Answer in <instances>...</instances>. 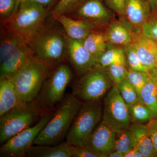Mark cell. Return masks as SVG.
Here are the masks:
<instances>
[{
  "label": "cell",
  "instance_id": "15",
  "mask_svg": "<svg viewBox=\"0 0 157 157\" xmlns=\"http://www.w3.org/2000/svg\"><path fill=\"white\" fill-rule=\"evenodd\" d=\"M32 56L33 51L29 43L14 51L1 63L0 80L13 78Z\"/></svg>",
  "mask_w": 157,
  "mask_h": 157
},
{
  "label": "cell",
  "instance_id": "30",
  "mask_svg": "<svg viewBox=\"0 0 157 157\" xmlns=\"http://www.w3.org/2000/svg\"><path fill=\"white\" fill-rule=\"evenodd\" d=\"M110 46L109 44L107 50L98 60V64L103 67L107 68L124 54L122 47Z\"/></svg>",
  "mask_w": 157,
  "mask_h": 157
},
{
  "label": "cell",
  "instance_id": "10",
  "mask_svg": "<svg viewBox=\"0 0 157 157\" xmlns=\"http://www.w3.org/2000/svg\"><path fill=\"white\" fill-rule=\"evenodd\" d=\"M54 114L44 116L36 125L27 128L4 143L0 148V156L22 157L26 156L39 133Z\"/></svg>",
  "mask_w": 157,
  "mask_h": 157
},
{
  "label": "cell",
  "instance_id": "12",
  "mask_svg": "<svg viewBox=\"0 0 157 157\" xmlns=\"http://www.w3.org/2000/svg\"><path fill=\"white\" fill-rule=\"evenodd\" d=\"M66 37L67 53L70 63L78 75H84L98 64L97 59L85 48L82 41Z\"/></svg>",
  "mask_w": 157,
  "mask_h": 157
},
{
  "label": "cell",
  "instance_id": "20",
  "mask_svg": "<svg viewBox=\"0 0 157 157\" xmlns=\"http://www.w3.org/2000/svg\"><path fill=\"white\" fill-rule=\"evenodd\" d=\"M130 127L134 133L138 150L143 157H157V153L150 137L147 124L136 122L132 124Z\"/></svg>",
  "mask_w": 157,
  "mask_h": 157
},
{
  "label": "cell",
  "instance_id": "24",
  "mask_svg": "<svg viewBox=\"0 0 157 157\" xmlns=\"http://www.w3.org/2000/svg\"><path fill=\"white\" fill-rule=\"evenodd\" d=\"M85 48L97 59V62L108 48L104 34L92 33L82 41Z\"/></svg>",
  "mask_w": 157,
  "mask_h": 157
},
{
  "label": "cell",
  "instance_id": "19",
  "mask_svg": "<svg viewBox=\"0 0 157 157\" xmlns=\"http://www.w3.org/2000/svg\"><path fill=\"white\" fill-rule=\"evenodd\" d=\"M19 105V97L12 79L0 80V117Z\"/></svg>",
  "mask_w": 157,
  "mask_h": 157
},
{
  "label": "cell",
  "instance_id": "44",
  "mask_svg": "<svg viewBox=\"0 0 157 157\" xmlns=\"http://www.w3.org/2000/svg\"><path fill=\"white\" fill-rule=\"evenodd\" d=\"M153 13H155V14H156L157 15V5L155 9L154 12Z\"/></svg>",
  "mask_w": 157,
  "mask_h": 157
},
{
  "label": "cell",
  "instance_id": "18",
  "mask_svg": "<svg viewBox=\"0 0 157 157\" xmlns=\"http://www.w3.org/2000/svg\"><path fill=\"white\" fill-rule=\"evenodd\" d=\"M134 33L125 25L116 21L109 24L104 35L108 44L124 47L133 43Z\"/></svg>",
  "mask_w": 157,
  "mask_h": 157
},
{
  "label": "cell",
  "instance_id": "23",
  "mask_svg": "<svg viewBox=\"0 0 157 157\" xmlns=\"http://www.w3.org/2000/svg\"><path fill=\"white\" fill-rule=\"evenodd\" d=\"M139 100L145 104L157 117V80L150 74L147 82L139 95Z\"/></svg>",
  "mask_w": 157,
  "mask_h": 157
},
{
  "label": "cell",
  "instance_id": "21",
  "mask_svg": "<svg viewBox=\"0 0 157 157\" xmlns=\"http://www.w3.org/2000/svg\"><path fill=\"white\" fill-rule=\"evenodd\" d=\"M27 156L29 157H71L70 145L65 141L56 145H33Z\"/></svg>",
  "mask_w": 157,
  "mask_h": 157
},
{
  "label": "cell",
  "instance_id": "35",
  "mask_svg": "<svg viewBox=\"0 0 157 157\" xmlns=\"http://www.w3.org/2000/svg\"><path fill=\"white\" fill-rule=\"evenodd\" d=\"M72 157H99L97 154L86 147H78L70 145Z\"/></svg>",
  "mask_w": 157,
  "mask_h": 157
},
{
  "label": "cell",
  "instance_id": "22",
  "mask_svg": "<svg viewBox=\"0 0 157 157\" xmlns=\"http://www.w3.org/2000/svg\"><path fill=\"white\" fill-rule=\"evenodd\" d=\"M30 40L17 34L6 31L3 34L0 44V62L21 45L28 43Z\"/></svg>",
  "mask_w": 157,
  "mask_h": 157
},
{
  "label": "cell",
  "instance_id": "6",
  "mask_svg": "<svg viewBox=\"0 0 157 157\" xmlns=\"http://www.w3.org/2000/svg\"><path fill=\"white\" fill-rule=\"evenodd\" d=\"M72 77V71L67 65L60 63L58 65L44 82L36 103L33 104L37 112L39 109H53L61 102Z\"/></svg>",
  "mask_w": 157,
  "mask_h": 157
},
{
  "label": "cell",
  "instance_id": "11",
  "mask_svg": "<svg viewBox=\"0 0 157 157\" xmlns=\"http://www.w3.org/2000/svg\"><path fill=\"white\" fill-rule=\"evenodd\" d=\"M117 132L103 121L88 139L85 145L99 157H107L114 151Z\"/></svg>",
  "mask_w": 157,
  "mask_h": 157
},
{
  "label": "cell",
  "instance_id": "16",
  "mask_svg": "<svg viewBox=\"0 0 157 157\" xmlns=\"http://www.w3.org/2000/svg\"><path fill=\"white\" fill-rule=\"evenodd\" d=\"M151 9L147 0H126L124 16L131 26L140 32L150 18Z\"/></svg>",
  "mask_w": 157,
  "mask_h": 157
},
{
  "label": "cell",
  "instance_id": "2",
  "mask_svg": "<svg viewBox=\"0 0 157 157\" xmlns=\"http://www.w3.org/2000/svg\"><path fill=\"white\" fill-rule=\"evenodd\" d=\"M52 68L32 56L11 78L17 90L20 105L33 104L52 72Z\"/></svg>",
  "mask_w": 157,
  "mask_h": 157
},
{
  "label": "cell",
  "instance_id": "37",
  "mask_svg": "<svg viewBox=\"0 0 157 157\" xmlns=\"http://www.w3.org/2000/svg\"><path fill=\"white\" fill-rule=\"evenodd\" d=\"M106 4L109 8L120 15L124 14L126 0H105Z\"/></svg>",
  "mask_w": 157,
  "mask_h": 157
},
{
  "label": "cell",
  "instance_id": "3",
  "mask_svg": "<svg viewBox=\"0 0 157 157\" xmlns=\"http://www.w3.org/2000/svg\"><path fill=\"white\" fill-rule=\"evenodd\" d=\"M29 45L33 56L51 68L60 64L67 53V37L56 29L43 26Z\"/></svg>",
  "mask_w": 157,
  "mask_h": 157
},
{
  "label": "cell",
  "instance_id": "27",
  "mask_svg": "<svg viewBox=\"0 0 157 157\" xmlns=\"http://www.w3.org/2000/svg\"><path fill=\"white\" fill-rule=\"evenodd\" d=\"M129 109L132 119L139 123L143 124L155 118L151 109L140 100L129 107Z\"/></svg>",
  "mask_w": 157,
  "mask_h": 157
},
{
  "label": "cell",
  "instance_id": "29",
  "mask_svg": "<svg viewBox=\"0 0 157 157\" xmlns=\"http://www.w3.org/2000/svg\"><path fill=\"white\" fill-rule=\"evenodd\" d=\"M116 86L119 90L121 96L129 107L139 101V96L136 90L127 78Z\"/></svg>",
  "mask_w": 157,
  "mask_h": 157
},
{
  "label": "cell",
  "instance_id": "31",
  "mask_svg": "<svg viewBox=\"0 0 157 157\" xmlns=\"http://www.w3.org/2000/svg\"><path fill=\"white\" fill-rule=\"evenodd\" d=\"M149 76V73L128 69L127 79L136 90L139 98L140 91L147 82Z\"/></svg>",
  "mask_w": 157,
  "mask_h": 157
},
{
  "label": "cell",
  "instance_id": "8",
  "mask_svg": "<svg viewBox=\"0 0 157 157\" xmlns=\"http://www.w3.org/2000/svg\"><path fill=\"white\" fill-rule=\"evenodd\" d=\"M33 104L19 105L0 117V143L31 126L36 116Z\"/></svg>",
  "mask_w": 157,
  "mask_h": 157
},
{
  "label": "cell",
  "instance_id": "43",
  "mask_svg": "<svg viewBox=\"0 0 157 157\" xmlns=\"http://www.w3.org/2000/svg\"><path fill=\"white\" fill-rule=\"evenodd\" d=\"M134 157H144L142 154L140 152L139 150H137V151L135 152V155H134Z\"/></svg>",
  "mask_w": 157,
  "mask_h": 157
},
{
  "label": "cell",
  "instance_id": "33",
  "mask_svg": "<svg viewBox=\"0 0 157 157\" xmlns=\"http://www.w3.org/2000/svg\"><path fill=\"white\" fill-rule=\"evenodd\" d=\"M18 6L17 0H0V14L6 21L14 15Z\"/></svg>",
  "mask_w": 157,
  "mask_h": 157
},
{
  "label": "cell",
  "instance_id": "5",
  "mask_svg": "<svg viewBox=\"0 0 157 157\" xmlns=\"http://www.w3.org/2000/svg\"><path fill=\"white\" fill-rule=\"evenodd\" d=\"M100 101L83 102L68 132L66 141L70 145L83 147L102 118Z\"/></svg>",
  "mask_w": 157,
  "mask_h": 157
},
{
  "label": "cell",
  "instance_id": "26",
  "mask_svg": "<svg viewBox=\"0 0 157 157\" xmlns=\"http://www.w3.org/2000/svg\"><path fill=\"white\" fill-rule=\"evenodd\" d=\"M106 69L114 85L117 86L121 82L126 79L128 68L126 64L124 54L120 56Z\"/></svg>",
  "mask_w": 157,
  "mask_h": 157
},
{
  "label": "cell",
  "instance_id": "36",
  "mask_svg": "<svg viewBox=\"0 0 157 157\" xmlns=\"http://www.w3.org/2000/svg\"><path fill=\"white\" fill-rule=\"evenodd\" d=\"M147 126L150 137L157 153V119H152L148 122Z\"/></svg>",
  "mask_w": 157,
  "mask_h": 157
},
{
  "label": "cell",
  "instance_id": "7",
  "mask_svg": "<svg viewBox=\"0 0 157 157\" xmlns=\"http://www.w3.org/2000/svg\"><path fill=\"white\" fill-rule=\"evenodd\" d=\"M74 86L73 94L83 102L100 101L114 85L107 69L97 64Z\"/></svg>",
  "mask_w": 157,
  "mask_h": 157
},
{
  "label": "cell",
  "instance_id": "38",
  "mask_svg": "<svg viewBox=\"0 0 157 157\" xmlns=\"http://www.w3.org/2000/svg\"><path fill=\"white\" fill-rule=\"evenodd\" d=\"M21 1H23V0H17V2L18 3L19 2ZM29 1L39 3L46 8V7H48L53 4L56 0H29Z\"/></svg>",
  "mask_w": 157,
  "mask_h": 157
},
{
  "label": "cell",
  "instance_id": "4",
  "mask_svg": "<svg viewBox=\"0 0 157 157\" xmlns=\"http://www.w3.org/2000/svg\"><path fill=\"white\" fill-rule=\"evenodd\" d=\"M47 15L46 8L41 4L29 0L21 1L13 16L6 21V30L30 41L44 26Z\"/></svg>",
  "mask_w": 157,
  "mask_h": 157
},
{
  "label": "cell",
  "instance_id": "40",
  "mask_svg": "<svg viewBox=\"0 0 157 157\" xmlns=\"http://www.w3.org/2000/svg\"><path fill=\"white\" fill-rule=\"evenodd\" d=\"M107 157H124V155L120 151H113L108 155Z\"/></svg>",
  "mask_w": 157,
  "mask_h": 157
},
{
  "label": "cell",
  "instance_id": "39",
  "mask_svg": "<svg viewBox=\"0 0 157 157\" xmlns=\"http://www.w3.org/2000/svg\"><path fill=\"white\" fill-rule=\"evenodd\" d=\"M138 149V146L136 144V146L134 148L132 149L130 151H129L128 153H127L126 154L124 155V157H134L135 152L137 151Z\"/></svg>",
  "mask_w": 157,
  "mask_h": 157
},
{
  "label": "cell",
  "instance_id": "25",
  "mask_svg": "<svg viewBox=\"0 0 157 157\" xmlns=\"http://www.w3.org/2000/svg\"><path fill=\"white\" fill-rule=\"evenodd\" d=\"M136 145L135 136L130 126L117 132L114 151H117L124 155Z\"/></svg>",
  "mask_w": 157,
  "mask_h": 157
},
{
  "label": "cell",
  "instance_id": "13",
  "mask_svg": "<svg viewBox=\"0 0 157 157\" xmlns=\"http://www.w3.org/2000/svg\"><path fill=\"white\" fill-rule=\"evenodd\" d=\"M76 15L95 27L104 26L110 22L112 14L101 0H85L76 9Z\"/></svg>",
  "mask_w": 157,
  "mask_h": 157
},
{
  "label": "cell",
  "instance_id": "1",
  "mask_svg": "<svg viewBox=\"0 0 157 157\" xmlns=\"http://www.w3.org/2000/svg\"><path fill=\"white\" fill-rule=\"evenodd\" d=\"M81 104L73 94L67 96L39 133L34 145H56L63 142Z\"/></svg>",
  "mask_w": 157,
  "mask_h": 157
},
{
  "label": "cell",
  "instance_id": "17",
  "mask_svg": "<svg viewBox=\"0 0 157 157\" xmlns=\"http://www.w3.org/2000/svg\"><path fill=\"white\" fill-rule=\"evenodd\" d=\"M55 18L63 26L67 36L73 40L83 41L95 29L94 26L86 21L72 19L65 14Z\"/></svg>",
  "mask_w": 157,
  "mask_h": 157
},
{
  "label": "cell",
  "instance_id": "9",
  "mask_svg": "<svg viewBox=\"0 0 157 157\" xmlns=\"http://www.w3.org/2000/svg\"><path fill=\"white\" fill-rule=\"evenodd\" d=\"M132 119L129 107L113 85L104 98L102 121L117 132L130 126Z\"/></svg>",
  "mask_w": 157,
  "mask_h": 157
},
{
  "label": "cell",
  "instance_id": "14",
  "mask_svg": "<svg viewBox=\"0 0 157 157\" xmlns=\"http://www.w3.org/2000/svg\"><path fill=\"white\" fill-rule=\"evenodd\" d=\"M138 58L149 73L154 71L157 65V42L143 35L134 33V41Z\"/></svg>",
  "mask_w": 157,
  "mask_h": 157
},
{
  "label": "cell",
  "instance_id": "32",
  "mask_svg": "<svg viewBox=\"0 0 157 157\" xmlns=\"http://www.w3.org/2000/svg\"><path fill=\"white\" fill-rule=\"evenodd\" d=\"M85 0H59L51 11L52 14L56 17L62 14H67L80 6Z\"/></svg>",
  "mask_w": 157,
  "mask_h": 157
},
{
  "label": "cell",
  "instance_id": "42",
  "mask_svg": "<svg viewBox=\"0 0 157 157\" xmlns=\"http://www.w3.org/2000/svg\"><path fill=\"white\" fill-rule=\"evenodd\" d=\"M149 74H150L151 76H152L154 78H155L157 80V65L154 71L150 73Z\"/></svg>",
  "mask_w": 157,
  "mask_h": 157
},
{
  "label": "cell",
  "instance_id": "34",
  "mask_svg": "<svg viewBox=\"0 0 157 157\" xmlns=\"http://www.w3.org/2000/svg\"><path fill=\"white\" fill-rule=\"evenodd\" d=\"M140 32L144 36L157 42V17H150L142 26Z\"/></svg>",
  "mask_w": 157,
  "mask_h": 157
},
{
  "label": "cell",
  "instance_id": "28",
  "mask_svg": "<svg viewBox=\"0 0 157 157\" xmlns=\"http://www.w3.org/2000/svg\"><path fill=\"white\" fill-rule=\"evenodd\" d=\"M123 48L128 69L149 73L148 70L144 67L138 58L134 43L124 46Z\"/></svg>",
  "mask_w": 157,
  "mask_h": 157
},
{
  "label": "cell",
  "instance_id": "41",
  "mask_svg": "<svg viewBox=\"0 0 157 157\" xmlns=\"http://www.w3.org/2000/svg\"><path fill=\"white\" fill-rule=\"evenodd\" d=\"M151 9L152 13H153L157 5V0H147Z\"/></svg>",
  "mask_w": 157,
  "mask_h": 157
}]
</instances>
